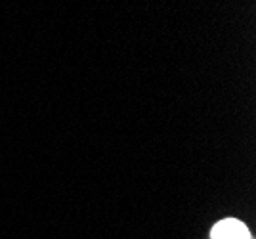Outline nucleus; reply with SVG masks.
Instances as JSON below:
<instances>
[{
  "instance_id": "1",
  "label": "nucleus",
  "mask_w": 256,
  "mask_h": 239,
  "mask_svg": "<svg viewBox=\"0 0 256 239\" xmlns=\"http://www.w3.org/2000/svg\"><path fill=\"white\" fill-rule=\"evenodd\" d=\"M210 239H250V234L241 220L226 218L212 228Z\"/></svg>"
}]
</instances>
